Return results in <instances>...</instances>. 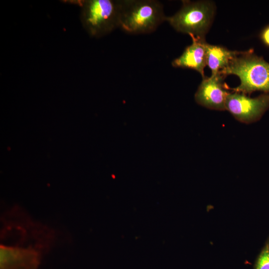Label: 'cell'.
Instances as JSON below:
<instances>
[{"label":"cell","mask_w":269,"mask_h":269,"mask_svg":"<svg viewBox=\"0 0 269 269\" xmlns=\"http://www.w3.org/2000/svg\"><path fill=\"white\" fill-rule=\"evenodd\" d=\"M220 73L240 78V84L232 89L234 92L245 95L256 91L269 94V63L255 54L253 49L241 51Z\"/></svg>","instance_id":"6da1fadb"},{"label":"cell","mask_w":269,"mask_h":269,"mask_svg":"<svg viewBox=\"0 0 269 269\" xmlns=\"http://www.w3.org/2000/svg\"><path fill=\"white\" fill-rule=\"evenodd\" d=\"M162 3L155 0H124L120 27L132 34L154 31L166 21Z\"/></svg>","instance_id":"7a4b0ae2"},{"label":"cell","mask_w":269,"mask_h":269,"mask_svg":"<svg viewBox=\"0 0 269 269\" xmlns=\"http://www.w3.org/2000/svg\"><path fill=\"white\" fill-rule=\"evenodd\" d=\"M216 6L210 0H183L181 8L166 21L177 32L205 38L215 15Z\"/></svg>","instance_id":"3957f363"},{"label":"cell","mask_w":269,"mask_h":269,"mask_svg":"<svg viewBox=\"0 0 269 269\" xmlns=\"http://www.w3.org/2000/svg\"><path fill=\"white\" fill-rule=\"evenodd\" d=\"M124 1L89 0L82 2L81 21L88 33L99 37L120 27Z\"/></svg>","instance_id":"277c9868"},{"label":"cell","mask_w":269,"mask_h":269,"mask_svg":"<svg viewBox=\"0 0 269 269\" xmlns=\"http://www.w3.org/2000/svg\"><path fill=\"white\" fill-rule=\"evenodd\" d=\"M269 109V94L251 98L234 92L229 94L226 102V110L238 121L246 124L258 121Z\"/></svg>","instance_id":"5b68a950"},{"label":"cell","mask_w":269,"mask_h":269,"mask_svg":"<svg viewBox=\"0 0 269 269\" xmlns=\"http://www.w3.org/2000/svg\"><path fill=\"white\" fill-rule=\"evenodd\" d=\"M221 73L202 78L195 94L196 102L206 108L218 111L226 110V102L229 89Z\"/></svg>","instance_id":"8992f818"},{"label":"cell","mask_w":269,"mask_h":269,"mask_svg":"<svg viewBox=\"0 0 269 269\" xmlns=\"http://www.w3.org/2000/svg\"><path fill=\"white\" fill-rule=\"evenodd\" d=\"M192 44L187 46L182 54L171 62L173 67L191 69L199 73L202 78L204 68L207 66L206 47L208 43L205 38L190 35Z\"/></svg>","instance_id":"52a82bcc"},{"label":"cell","mask_w":269,"mask_h":269,"mask_svg":"<svg viewBox=\"0 0 269 269\" xmlns=\"http://www.w3.org/2000/svg\"><path fill=\"white\" fill-rule=\"evenodd\" d=\"M241 52L229 50L223 46L207 43V66L211 70V75L216 74L226 68Z\"/></svg>","instance_id":"ba28073f"},{"label":"cell","mask_w":269,"mask_h":269,"mask_svg":"<svg viewBox=\"0 0 269 269\" xmlns=\"http://www.w3.org/2000/svg\"><path fill=\"white\" fill-rule=\"evenodd\" d=\"M253 269H269V237L256 258Z\"/></svg>","instance_id":"9c48e42d"},{"label":"cell","mask_w":269,"mask_h":269,"mask_svg":"<svg viewBox=\"0 0 269 269\" xmlns=\"http://www.w3.org/2000/svg\"><path fill=\"white\" fill-rule=\"evenodd\" d=\"M259 37L262 43L269 48V24L264 27L261 30Z\"/></svg>","instance_id":"30bf717a"}]
</instances>
